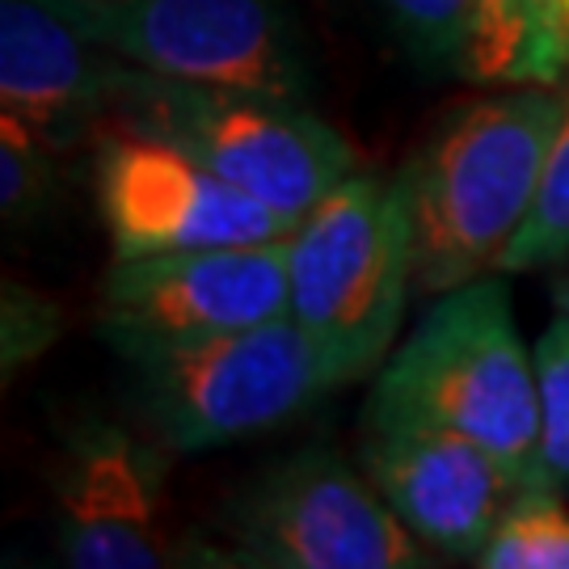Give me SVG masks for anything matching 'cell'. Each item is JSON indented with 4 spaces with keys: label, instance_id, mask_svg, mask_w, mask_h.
Segmentation results:
<instances>
[{
    "label": "cell",
    "instance_id": "obj_15",
    "mask_svg": "<svg viewBox=\"0 0 569 569\" xmlns=\"http://www.w3.org/2000/svg\"><path fill=\"white\" fill-rule=\"evenodd\" d=\"M557 486H531L502 515L477 566L481 569H569V510Z\"/></svg>",
    "mask_w": 569,
    "mask_h": 569
},
{
    "label": "cell",
    "instance_id": "obj_14",
    "mask_svg": "<svg viewBox=\"0 0 569 569\" xmlns=\"http://www.w3.org/2000/svg\"><path fill=\"white\" fill-rule=\"evenodd\" d=\"M561 89V119L552 131L540 190L531 203L523 228L515 232L507 253L498 258V274H528V270H549L569 258V72Z\"/></svg>",
    "mask_w": 569,
    "mask_h": 569
},
{
    "label": "cell",
    "instance_id": "obj_12",
    "mask_svg": "<svg viewBox=\"0 0 569 569\" xmlns=\"http://www.w3.org/2000/svg\"><path fill=\"white\" fill-rule=\"evenodd\" d=\"M143 68L89 39L51 0H0V114L56 152L102 140Z\"/></svg>",
    "mask_w": 569,
    "mask_h": 569
},
{
    "label": "cell",
    "instance_id": "obj_17",
    "mask_svg": "<svg viewBox=\"0 0 569 569\" xmlns=\"http://www.w3.org/2000/svg\"><path fill=\"white\" fill-rule=\"evenodd\" d=\"M540 388V456L552 486L569 489V312H557L531 346Z\"/></svg>",
    "mask_w": 569,
    "mask_h": 569
},
{
    "label": "cell",
    "instance_id": "obj_20",
    "mask_svg": "<svg viewBox=\"0 0 569 569\" xmlns=\"http://www.w3.org/2000/svg\"><path fill=\"white\" fill-rule=\"evenodd\" d=\"M552 300H557V308H561V312H569V270L557 279V283H552Z\"/></svg>",
    "mask_w": 569,
    "mask_h": 569
},
{
    "label": "cell",
    "instance_id": "obj_10",
    "mask_svg": "<svg viewBox=\"0 0 569 569\" xmlns=\"http://www.w3.org/2000/svg\"><path fill=\"white\" fill-rule=\"evenodd\" d=\"M287 237L262 244L114 258L102 279L98 329L114 342L199 338L287 317Z\"/></svg>",
    "mask_w": 569,
    "mask_h": 569
},
{
    "label": "cell",
    "instance_id": "obj_7",
    "mask_svg": "<svg viewBox=\"0 0 569 569\" xmlns=\"http://www.w3.org/2000/svg\"><path fill=\"white\" fill-rule=\"evenodd\" d=\"M89 39L182 84L308 98V56L279 0H51Z\"/></svg>",
    "mask_w": 569,
    "mask_h": 569
},
{
    "label": "cell",
    "instance_id": "obj_6",
    "mask_svg": "<svg viewBox=\"0 0 569 569\" xmlns=\"http://www.w3.org/2000/svg\"><path fill=\"white\" fill-rule=\"evenodd\" d=\"M114 127L186 148L291 228L355 173V148L326 119L305 102L270 93L207 89L143 72Z\"/></svg>",
    "mask_w": 569,
    "mask_h": 569
},
{
    "label": "cell",
    "instance_id": "obj_18",
    "mask_svg": "<svg viewBox=\"0 0 569 569\" xmlns=\"http://www.w3.org/2000/svg\"><path fill=\"white\" fill-rule=\"evenodd\" d=\"M56 190V148L13 114H0V211L9 224L34 220Z\"/></svg>",
    "mask_w": 569,
    "mask_h": 569
},
{
    "label": "cell",
    "instance_id": "obj_4",
    "mask_svg": "<svg viewBox=\"0 0 569 569\" xmlns=\"http://www.w3.org/2000/svg\"><path fill=\"white\" fill-rule=\"evenodd\" d=\"M287 312L342 385L385 363L413 287V224L397 178L350 173L287 237Z\"/></svg>",
    "mask_w": 569,
    "mask_h": 569
},
{
    "label": "cell",
    "instance_id": "obj_9",
    "mask_svg": "<svg viewBox=\"0 0 569 569\" xmlns=\"http://www.w3.org/2000/svg\"><path fill=\"white\" fill-rule=\"evenodd\" d=\"M164 451L110 418H81L51 468L56 561L72 569H161L186 561L164 515Z\"/></svg>",
    "mask_w": 569,
    "mask_h": 569
},
{
    "label": "cell",
    "instance_id": "obj_2",
    "mask_svg": "<svg viewBox=\"0 0 569 569\" xmlns=\"http://www.w3.org/2000/svg\"><path fill=\"white\" fill-rule=\"evenodd\" d=\"M507 274L435 296L418 329L380 367L363 422H427L502 456L536 486H552L540 456L536 355L515 326Z\"/></svg>",
    "mask_w": 569,
    "mask_h": 569
},
{
    "label": "cell",
    "instance_id": "obj_19",
    "mask_svg": "<svg viewBox=\"0 0 569 569\" xmlns=\"http://www.w3.org/2000/svg\"><path fill=\"white\" fill-rule=\"evenodd\" d=\"M60 308L26 283H4V321H0V350L4 376L30 367L47 346L60 338Z\"/></svg>",
    "mask_w": 569,
    "mask_h": 569
},
{
    "label": "cell",
    "instance_id": "obj_3",
    "mask_svg": "<svg viewBox=\"0 0 569 569\" xmlns=\"http://www.w3.org/2000/svg\"><path fill=\"white\" fill-rule=\"evenodd\" d=\"M143 427L178 456L241 443L296 422L326 392L342 388L338 367L287 317L266 326L114 342Z\"/></svg>",
    "mask_w": 569,
    "mask_h": 569
},
{
    "label": "cell",
    "instance_id": "obj_21",
    "mask_svg": "<svg viewBox=\"0 0 569 569\" xmlns=\"http://www.w3.org/2000/svg\"><path fill=\"white\" fill-rule=\"evenodd\" d=\"M561 4H566V18H569V0H561Z\"/></svg>",
    "mask_w": 569,
    "mask_h": 569
},
{
    "label": "cell",
    "instance_id": "obj_11",
    "mask_svg": "<svg viewBox=\"0 0 569 569\" xmlns=\"http://www.w3.org/2000/svg\"><path fill=\"white\" fill-rule=\"evenodd\" d=\"M359 468L430 552L468 566L515 498L536 486L489 448L427 422H363Z\"/></svg>",
    "mask_w": 569,
    "mask_h": 569
},
{
    "label": "cell",
    "instance_id": "obj_1",
    "mask_svg": "<svg viewBox=\"0 0 569 569\" xmlns=\"http://www.w3.org/2000/svg\"><path fill=\"white\" fill-rule=\"evenodd\" d=\"M557 119V84L468 102L397 173L413 224V287L422 296L493 274L536 203Z\"/></svg>",
    "mask_w": 569,
    "mask_h": 569
},
{
    "label": "cell",
    "instance_id": "obj_16",
    "mask_svg": "<svg viewBox=\"0 0 569 569\" xmlns=\"http://www.w3.org/2000/svg\"><path fill=\"white\" fill-rule=\"evenodd\" d=\"M477 0H380L388 26L422 72H460Z\"/></svg>",
    "mask_w": 569,
    "mask_h": 569
},
{
    "label": "cell",
    "instance_id": "obj_8",
    "mask_svg": "<svg viewBox=\"0 0 569 569\" xmlns=\"http://www.w3.org/2000/svg\"><path fill=\"white\" fill-rule=\"evenodd\" d=\"M93 148V190L114 258L291 237L283 216L161 136L114 127Z\"/></svg>",
    "mask_w": 569,
    "mask_h": 569
},
{
    "label": "cell",
    "instance_id": "obj_5",
    "mask_svg": "<svg viewBox=\"0 0 569 569\" xmlns=\"http://www.w3.org/2000/svg\"><path fill=\"white\" fill-rule=\"evenodd\" d=\"M211 528L207 566L430 569L439 561L392 515L363 468L321 443L249 477Z\"/></svg>",
    "mask_w": 569,
    "mask_h": 569
},
{
    "label": "cell",
    "instance_id": "obj_13",
    "mask_svg": "<svg viewBox=\"0 0 569 569\" xmlns=\"http://www.w3.org/2000/svg\"><path fill=\"white\" fill-rule=\"evenodd\" d=\"M569 72V18L561 0H477L465 47V81L561 84Z\"/></svg>",
    "mask_w": 569,
    "mask_h": 569
}]
</instances>
